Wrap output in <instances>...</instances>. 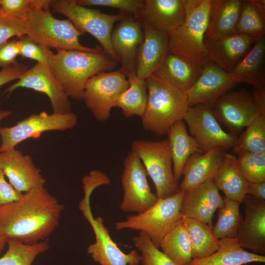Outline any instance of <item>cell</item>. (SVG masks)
Instances as JSON below:
<instances>
[{
  "instance_id": "obj_1",
  "label": "cell",
  "mask_w": 265,
  "mask_h": 265,
  "mask_svg": "<svg viewBox=\"0 0 265 265\" xmlns=\"http://www.w3.org/2000/svg\"><path fill=\"white\" fill-rule=\"evenodd\" d=\"M63 205L44 186L0 208V234L26 244L44 241L59 224Z\"/></svg>"
},
{
  "instance_id": "obj_2",
  "label": "cell",
  "mask_w": 265,
  "mask_h": 265,
  "mask_svg": "<svg viewBox=\"0 0 265 265\" xmlns=\"http://www.w3.org/2000/svg\"><path fill=\"white\" fill-rule=\"evenodd\" d=\"M117 63L101 47L94 52L57 49L48 66L69 98L81 101L88 80L112 71Z\"/></svg>"
},
{
  "instance_id": "obj_3",
  "label": "cell",
  "mask_w": 265,
  "mask_h": 265,
  "mask_svg": "<svg viewBox=\"0 0 265 265\" xmlns=\"http://www.w3.org/2000/svg\"><path fill=\"white\" fill-rule=\"evenodd\" d=\"M148 92L143 128L158 136L167 134L177 122L183 120L189 107L185 92L152 75L145 79Z\"/></svg>"
},
{
  "instance_id": "obj_4",
  "label": "cell",
  "mask_w": 265,
  "mask_h": 265,
  "mask_svg": "<svg viewBox=\"0 0 265 265\" xmlns=\"http://www.w3.org/2000/svg\"><path fill=\"white\" fill-rule=\"evenodd\" d=\"M32 4L19 16L24 23L25 35L32 41L56 50L94 52L102 47L100 45L94 48L83 46L79 37L83 34L70 20L58 19L49 9L35 7Z\"/></svg>"
},
{
  "instance_id": "obj_5",
  "label": "cell",
  "mask_w": 265,
  "mask_h": 265,
  "mask_svg": "<svg viewBox=\"0 0 265 265\" xmlns=\"http://www.w3.org/2000/svg\"><path fill=\"white\" fill-rule=\"evenodd\" d=\"M212 0H185L183 24L169 35L170 53L203 66L211 61L205 43Z\"/></svg>"
},
{
  "instance_id": "obj_6",
  "label": "cell",
  "mask_w": 265,
  "mask_h": 265,
  "mask_svg": "<svg viewBox=\"0 0 265 265\" xmlns=\"http://www.w3.org/2000/svg\"><path fill=\"white\" fill-rule=\"evenodd\" d=\"M84 197L79 209L91 225L95 236V242L90 244L87 252L100 265H138L141 256L136 250L128 254L123 252L111 238L102 217L94 218L90 206V197L93 190L100 186V182L93 176H85L82 180Z\"/></svg>"
},
{
  "instance_id": "obj_7",
  "label": "cell",
  "mask_w": 265,
  "mask_h": 265,
  "mask_svg": "<svg viewBox=\"0 0 265 265\" xmlns=\"http://www.w3.org/2000/svg\"><path fill=\"white\" fill-rule=\"evenodd\" d=\"M185 192L165 198H158L146 211L128 216L124 221L115 223L117 230L131 229L143 232L154 245L159 248L160 243L172 226L183 217L181 212Z\"/></svg>"
},
{
  "instance_id": "obj_8",
  "label": "cell",
  "mask_w": 265,
  "mask_h": 265,
  "mask_svg": "<svg viewBox=\"0 0 265 265\" xmlns=\"http://www.w3.org/2000/svg\"><path fill=\"white\" fill-rule=\"evenodd\" d=\"M50 7L68 18L83 34L92 35L106 54L117 63L120 62L111 47L110 35L115 23L121 20L125 14H105L78 5L75 0H51Z\"/></svg>"
},
{
  "instance_id": "obj_9",
  "label": "cell",
  "mask_w": 265,
  "mask_h": 265,
  "mask_svg": "<svg viewBox=\"0 0 265 265\" xmlns=\"http://www.w3.org/2000/svg\"><path fill=\"white\" fill-rule=\"evenodd\" d=\"M132 151L139 159L152 180L158 198H165L181 191L173 174L168 139L158 141L135 140Z\"/></svg>"
},
{
  "instance_id": "obj_10",
  "label": "cell",
  "mask_w": 265,
  "mask_h": 265,
  "mask_svg": "<svg viewBox=\"0 0 265 265\" xmlns=\"http://www.w3.org/2000/svg\"><path fill=\"white\" fill-rule=\"evenodd\" d=\"M77 122L78 116L72 112L49 114L42 111L39 114H32L12 127H0V152L15 148L26 139L37 138L45 132L72 129Z\"/></svg>"
},
{
  "instance_id": "obj_11",
  "label": "cell",
  "mask_w": 265,
  "mask_h": 265,
  "mask_svg": "<svg viewBox=\"0 0 265 265\" xmlns=\"http://www.w3.org/2000/svg\"><path fill=\"white\" fill-rule=\"evenodd\" d=\"M126 76L119 70L96 75L85 84L82 100L95 118L108 120L120 96L129 87Z\"/></svg>"
},
{
  "instance_id": "obj_12",
  "label": "cell",
  "mask_w": 265,
  "mask_h": 265,
  "mask_svg": "<svg viewBox=\"0 0 265 265\" xmlns=\"http://www.w3.org/2000/svg\"><path fill=\"white\" fill-rule=\"evenodd\" d=\"M190 136L203 153L216 148H233L238 137L225 132L215 118L212 107L205 104L189 106L183 119Z\"/></svg>"
},
{
  "instance_id": "obj_13",
  "label": "cell",
  "mask_w": 265,
  "mask_h": 265,
  "mask_svg": "<svg viewBox=\"0 0 265 265\" xmlns=\"http://www.w3.org/2000/svg\"><path fill=\"white\" fill-rule=\"evenodd\" d=\"M123 166L121 183L124 194L120 208L125 212L140 213L152 207L158 198L151 191L142 163L132 151L126 157Z\"/></svg>"
},
{
  "instance_id": "obj_14",
  "label": "cell",
  "mask_w": 265,
  "mask_h": 265,
  "mask_svg": "<svg viewBox=\"0 0 265 265\" xmlns=\"http://www.w3.org/2000/svg\"><path fill=\"white\" fill-rule=\"evenodd\" d=\"M212 110L219 123L225 126L229 133L237 136L262 115L251 93L244 89L224 94L216 102Z\"/></svg>"
},
{
  "instance_id": "obj_15",
  "label": "cell",
  "mask_w": 265,
  "mask_h": 265,
  "mask_svg": "<svg viewBox=\"0 0 265 265\" xmlns=\"http://www.w3.org/2000/svg\"><path fill=\"white\" fill-rule=\"evenodd\" d=\"M238 83L239 81L232 74L210 61L203 65L199 79L186 92L188 106L205 104L213 107L220 97Z\"/></svg>"
},
{
  "instance_id": "obj_16",
  "label": "cell",
  "mask_w": 265,
  "mask_h": 265,
  "mask_svg": "<svg viewBox=\"0 0 265 265\" xmlns=\"http://www.w3.org/2000/svg\"><path fill=\"white\" fill-rule=\"evenodd\" d=\"M20 87L31 89L46 95L51 102L53 113L63 114L71 112L69 97L53 76L48 64L37 62L4 92L10 94Z\"/></svg>"
},
{
  "instance_id": "obj_17",
  "label": "cell",
  "mask_w": 265,
  "mask_h": 265,
  "mask_svg": "<svg viewBox=\"0 0 265 265\" xmlns=\"http://www.w3.org/2000/svg\"><path fill=\"white\" fill-rule=\"evenodd\" d=\"M0 167L11 186L21 193L44 186L46 182L30 156L15 148L0 153Z\"/></svg>"
},
{
  "instance_id": "obj_18",
  "label": "cell",
  "mask_w": 265,
  "mask_h": 265,
  "mask_svg": "<svg viewBox=\"0 0 265 265\" xmlns=\"http://www.w3.org/2000/svg\"><path fill=\"white\" fill-rule=\"evenodd\" d=\"M143 37L139 20L125 14L111 32V45L122 64L119 71L126 76L135 71L136 54Z\"/></svg>"
},
{
  "instance_id": "obj_19",
  "label": "cell",
  "mask_w": 265,
  "mask_h": 265,
  "mask_svg": "<svg viewBox=\"0 0 265 265\" xmlns=\"http://www.w3.org/2000/svg\"><path fill=\"white\" fill-rule=\"evenodd\" d=\"M185 0H143L139 21L142 25L170 35L184 23Z\"/></svg>"
},
{
  "instance_id": "obj_20",
  "label": "cell",
  "mask_w": 265,
  "mask_h": 265,
  "mask_svg": "<svg viewBox=\"0 0 265 265\" xmlns=\"http://www.w3.org/2000/svg\"><path fill=\"white\" fill-rule=\"evenodd\" d=\"M245 215L236 238L243 248L265 255V201L246 195Z\"/></svg>"
},
{
  "instance_id": "obj_21",
  "label": "cell",
  "mask_w": 265,
  "mask_h": 265,
  "mask_svg": "<svg viewBox=\"0 0 265 265\" xmlns=\"http://www.w3.org/2000/svg\"><path fill=\"white\" fill-rule=\"evenodd\" d=\"M223 203V197L213 180H209L185 192L181 212L183 216L200 220L212 228L215 212Z\"/></svg>"
},
{
  "instance_id": "obj_22",
  "label": "cell",
  "mask_w": 265,
  "mask_h": 265,
  "mask_svg": "<svg viewBox=\"0 0 265 265\" xmlns=\"http://www.w3.org/2000/svg\"><path fill=\"white\" fill-rule=\"evenodd\" d=\"M256 40L248 34L234 33L214 40H205V43L210 61L230 73L251 50Z\"/></svg>"
},
{
  "instance_id": "obj_23",
  "label": "cell",
  "mask_w": 265,
  "mask_h": 265,
  "mask_svg": "<svg viewBox=\"0 0 265 265\" xmlns=\"http://www.w3.org/2000/svg\"><path fill=\"white\" fill-rule=\"evenodd\" d=\"M142 26L144 37L137 53L135 72L138 77L145 80L170 53L169 35L144 25Z\"/></svg>"
},
{
  "instance_id": "obj_24",
  "label": "cell",
  "mask_w": 265,
  "mask_h": 265,
  "mask_svg": "<svg viewBox=\"0 0 265 265\" xmlns=\"http://www.w3.org/2000/svg\"><path fill=\"white\" fill-rule=\"evenodd\" d=\"M226 151L216 148L191 155L183 170L180 190L186 192L207 181L213 180Z\"/></svg>"
},
{
  "instance_id": "obj_25",
  "label": "cell",
  "mask_w": 265,
  "mask_h": 265,
  "mask_svg": "<svg viewBox=\"0 0 265 265\" xmlns=\"http://www.w3.org/2000/svg\"><path fill=\"white\" fill-rule=\"evenodd\" d=\"M203 67L183 55L169 53L152 75L186 92L197 81Z\"/></svg>"
},
{
  "instance_id": "obj_26",
  "label": "cell",
  "mask_w": 265,
  "mask_h": 265,
  "mask_svg": "<svg viewBox=\"0 0 265 265\" xmlns=\"http://www.w3.org/2000/svg\"><path fill=\"white\" fill-rule=\"evenodd\" d=\"M243 0H212L205 40H211L235 33Z\"/></svg>"
},
{
  "instance_id": "obj_27",
  "label": "cell",
  "mask_w": 265,
  "mask_h": 265,
  "mask_svg": "<svg viewBox=\"0 0 265 265\" xmlns=\"http://www.w3.org/2000/svg\"><path fill=\"white\" fill-rule=\"evenodd\" d=\"M213 181L217 188L224 193L225 197L242 203L249 182L241 173L234 155L225 154Z\"/></svg>"
},
{
  "instance_id": "obj_28",
  "label": "cell",
  "mask_w": 265,
  "mask_h": 265,
  "mask_svg": "<svg viewBox=\"0 0 265 265\" xmlns=\"http://www.w3.org/2000/svg\"><path fill=\"white\" fill-rule=\"evenodd\" d=\"M265 263V256L249 252L243 248L236 238L220 239L218 249L212 255L193 259L188 265H244Z\"/></svg>"
},
{
  "instance_id": "obj_29",
  "label": "cell",
  "mask_w": 265,
  "mask_h": 265,
  "mask_svg": "<svg viewBox=\"0 0 265 265\" xmlns=\"http://www.w3.org/2000/svg\"><path fill=\"white\" fill-rule=\"evenodd\" d=\"M265 36L256 39L251 50L230 72L239 82L253 87L265 86Z\"/></svg>"
},
{
  "instance_id": "obj_30",
  "label": "cell",
  "mask_w": 265,
  "mask_h": 265,
  "mask_svg": "<svg viewBox=\"0 0 265 265\" xmlns=\"http://www.w3.org/2000/svg\"><path fill=\"white\" fill-rule=\"evenodd\" d=\"M173 171L177 182L182 176L185 164L189 157L196 153H203L195 140L187 133L183 120L176 122L168 130Z\"/></svg>"
},
{
  "instance_id": "obj_31",
  "label": "cell",
  "mask_w": 265,
  "mask_h": 265,
  "mask_svg": "<svg viewBox=\"0 0 265 265\" xmlns=\"http://www.w3.org/2000/svg\"><path fill=\"white\" fill-rule=\"evenodd\" d=\"M182 219L189 238L192 260L207 257L218 249L220 239L214 235L212 228L194 218Z\"/></svg>"
},
{
  "instance_id": "obj_32",
  "label": "cell",
  "mask_w": 265,
  "mask_h": 265,
  "mask_svg": "<svg viewBox=\"0 0 265 265\" xmlns=\"http://www.w3.org/2000/svg\"><path fill=\"white\" fill-rule=\"evenodd\" d=\"M129 87L120 96L114 107L122 109L124 117L137 115L142 118L145 112L147 100V86L145 80L138 77L135 71L126 76Z\"/></svg>"
},
{
  "instance_id": "obj_33",
  "label": "cell",
  "mask_w": 265,
  "mask_h": 265,
  "mask_svg": "<svg viewBox=\"0 0 265 265\" xmlns=\"http://www.w3.org/2000/svg\"><path fill=\"white\" fill-rule=\"evenodd\" d=\"M159 247L175 265H188L190 264L192 260L191 243L182 218L166 234Z\"/></svg>"
},
{
  "instance_id": "obj_34",
  "label": "cell",
  "mask_w": 265,
  "mask_h": 265,
  "mask_svg": "<svg viewBox=\"0 0 265 265\" xmlns=\"http://www.w3.org/2000/svg\"><path fill=\"white\" fill-rule=\"evenodd\" d=\"M235 33L248 34L256 39L265 36V0H243Z\"/></svg>"
},
{
  "instance_id": "obj_35",
  "label": "cell",
  "mask_w": 265,
  "mask_h": 265,
  "mask_svg": "<svg viewBox=\"0 0 265 265\" xmlns=\"http://www.w3.org/2000/svg\"><path fill=\"white\" fill-rule=\"evenodd\" d=\"M239 202L223 197L222 206L218 209V218L212 232L219 239L236 238L243 220Z\"/></svg>"
},
{
  "instance_id": "obj_36",
  "label": "cell",
  "mask_w": 265,
  "mask_h": 265,
  "mask_svg": "<svg viewBox=\"0 0 265 265\" xmlns=\"http://www.w3.org/2000/svg\"><path fill=\"white\" fill-rule=\"evenodd\" d=\"M8 248L0 258V265H31L35 258L49 248L48 241L26 244L14 238L7 239Z\"/></svg>"
},
{
  "instance_id": "obj_37",
  "label": "cell",
  "mask_w": 265,
  "mask_h": 265,
  "mask_svg": "<svg viewBox=\"0 0 265 265\" xmlns=\"http://www.w3.org/2000/svg\"><path fill=\"white\" fill-rule=\"evenodd\" d=\"M235 153L265 152V116L256 118L240 134L233 147Z\"/></svg>"
},
{
  "instance_id": "obj_38",
  "label": "cell",
  "mask_w": 265,
  "mask_h": 265,
  "mask_svg": "<svg viewBox=\"0 0 265 265\" xmlns=\"http://www.w3.org/2000/svg\"><path fill=\"white\" fill-rule=\"evenodd\" d=\"M238 155V166L245 178L249 182H265V152Z\"/></svg>"
},
{
  "instance_id": "obj_39",
  "label": "cell",
  "mask_w": 265,
  "mask_h": 265,
  "mask_svg": "<svg viewBox=\"0 0 265 265\" xmlns=\"http://www.w3.org/2000/svg\"><path fill=\"white\" fill-rule=\"evenodd\" d=\"M132 240L141 253V262L143 265H175L154 245L145 233L139 232Z\"/></svg>"
},
{
  "instance_id": "obj_40",
  "label": "cell",
  "mask_w": 265,
  "mask_h": 265,
  "mask_svg": "<svg viewBox=\"0 0 265 265\" xmlns=\"http://www.w3.org/2000/svg\"><path fill=\"white\" fill-rule=\"evenodd\" d=\"M82 6H98L116 8L138 19L143 4V0H75Z\"/></svg>"
},
{
  "instance_id": "obj_41",
  "label": "cell",
  "mask_w": 265,
  "mask_h": 265,
  "mask_svg": "<svg viewBox=\"0 0 265 265\" xmlns=\"http://www.w3.org/2000/svg\"><path fill=\"white\" fill-rule=\"evenodd\" d=\"M18 41L20 55L48 65L53 53L49 48L32 41L26 35L19 38Z\"/></svg>"
},
{
  "instance_id": "obj_42",
  "label": "cell",
  "mask_w": 265,
  "mask_h": 265,
  "mask_svg": "<svg viewBox=\"0 0 265 265\" xmlns=\"http://www.w3.org/2000/svg\"><path fill=\"white\" fill-rule=\"evenodd\" d=\"M24 35L25 25L21 18L0 13V45L11 37L17 36L19 38Z\"/></svg>"
},
{
  "instance_id": "obj_43",
  "label": "cell",
  "mask_w": 265,
  "mask_h": 265,
  "mask_svg": "<svg viewBox=\"0 0 265 265\" xmlns=\"http://www.w3.org/2000/svg\"><path fill=\"white\" fill-rule=\"evenodd\" d=\"M19 50L18 40H8L0 45V68H7L17 63L16 58L19 55Z\"/></svg>"
},
{
  "instance_id": "obj_44",
  "label": "cell",
  "mask_w": 265,
  "mask_h": 265,
  "mask_svg": "<svg viewBox=\"0 0 265 265\" xmlns=\"http://www.w3.org/2000/svg\"><path fill=\"white\" fill-rule=\"evenodd\" d=\"M33 0H0V13L19 17L31 6Z\"/></svg>"
},
{
  "instance_id": "obj_45",
  "label": "cell",
  "mask_w": 265,
  "mask_h": 265,
  "mask_svg": "<svg viewBox=\"0 0 265 265\" xmlns=\"http://www.w3.org/2000/svg\"><path fill=\"white\" fill-rule=\"evenodd\" d=\"M0 167V208L19 199L23 195L7 182Z\"/></svg>"
},
{
  "instance_id": "obj_46",
  "label": "cell",
  "mask_w": 265,
  "mask_h": 265,
  "mask_svg": "<svg viewBox=\"0 0 265 265\" xmlns=\"http://www.w3.org/2000/svg\"><path fill=\"white\" fill-rule=\"evenodd\" d=\"M27 69L26 65L18 62L2 69L0 71V87L7 82L18 80Z\"/></svg>"
},
{
  "instance_id": "obj_47",
  "label": "cell",
  "mask_w": 265,
  "mask_h": 265,
  "mask_svg": "<svg viewBox=\"0 0 265 265\" xmlns=\"http://www.w3.org/2000/svg\"><path fill=\"white\" fill-rule=\"evenodd\" d=\"M250 195L254 197L265 201V182H248L246 195Z\"/></svg>"
},
{
  "instance_id": "obj_48",
  "label": "cell",
  "mask_w": 265,
  "mask_h": 265,
  "mask_svg": "<svg viewBox=\"0 0 265 265\" xmlns=\"http://www.w3.org/2000/svg\"><path fill=\"white\" fill-rule=\"evenodd\" d=\"M251 94L261 113L265 116V86L253 87Z\"/></svg>"
},
{
  "instance_id": "obj_49",
  "label": "cell",
  "mask_w": 265,
  "mask_h": 265,
  "mask_svg": "<svg viewBox=\"0 0 265 265\" xmlns=\"http://www.w3.org/2000/svg\"><path fill=\"white\" fill-rule=\"evenodd\" d=\"M7 243V239L0 234V255L3 250L5 244Z\"/></svg>"
},
{
  "instance_id": "obj_50",
  "label": "cell",
  "mask_w": 265,
  "mask_h": 265,
  "mask_svg": "<svg viewBox=\"0 0 265 265\" xmlns=\"http://www.w3.org/2000/svg\"><path fill=\"white\" fill-rule=\"evenodd\" d=\"M12 112L11 111L2 110L0 109V122L3 119L7 117L9 115H10Z\"/></svg>"
}]
</instances>
